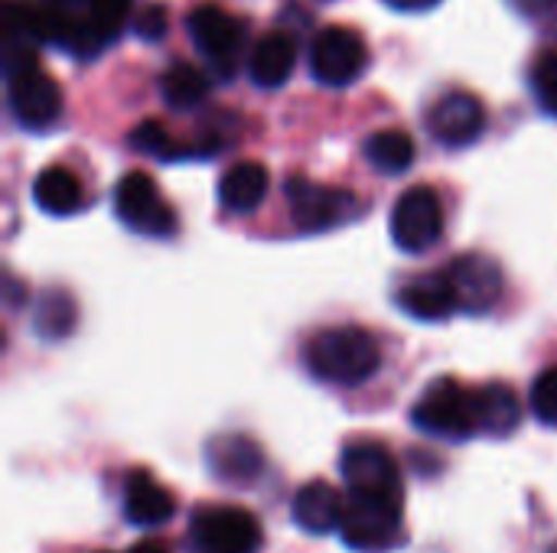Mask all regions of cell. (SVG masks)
Returning a JSON list of instances; mask_svg holds the SVG:
<instances>
[{
    "instance_id": "cell-1",
    "label": "cell",
    "mask_w": 557,
    "mask_h": 553,
    "mask_svg": "<svg viewBox=\"0 0 557 553\" xmlns=\"http://www.w3.org/2000/svg\"><path fill=\"white\" fill-rule=\"evenodd\" d=\"M304 362L310 375H317L320 381L356 388L379 372L382 349L372 332L359 326H339L317 332L304 349Z\"/></svg>"
},
{
    "instance_id": "cell-2",
    "label": "cell",
    "mask_w": 557,
    "mask_h": 553,
    "mask_svg": "<svg viewBox=\"0 0 557 553\" xmlns=\"http://www.w3.org/2000/svg\"><path fill=\"white\" fill-rule=\"evenodd\" d=\"M411 420L418 430L444 440H470L486 433V394L457 378H437L418 398Z\"/></svg>"
},
{
    "instance_id": "cell-3",
    "label": "cell",
    "mask_w": 557,
    "mask_h": 553,
    "mask_svg": "<svg viewBox=\"0 0 557 553\" xmlns=\"http://www.w3.org/2000/svg\"><path fill=\"white\" fill-rule=\"evenodd\" d=\"M3 72L16 124H23L26 130H46L62 117V88L39 65L36 52L3 59Z\"/></svg>"
},
{
    "instance_id": "cell-4",
    "label": "cell",
    "mask_w": 557,
    "mask_h": 553,
    "mask_svg": "<svg viewBox=\"0 0 557 553\" xmlns=\"http://www.w3.org/2000/svg\"><path fill=\"white\" fill-rule=\"evenodd\" d=\"M339 473L346 482V495L385 505H405V482L398 460L388 447L375 440H356L339 456Z\"/></svg>"
},
{
    "instance_id": "cell-5",
    "label": "cell",
    "mask_w": 557,
    "mask_h": 553,
    "mask_svg": "<svg viewBox=\"0 0 557 553\" xmlns=\"http://www.w3.org/2000/svg\"><path fill=\"white\" fill-rule=\"evenodd\" d=\"M261 538L258 518L238 505H202L189 518L193 553H258Z\"/></svg>"
},
{
    "instance_id": "cell-6",
    "label": "cell",
    "mask_w": 557,
    "mask_h": 553,
    "mask_svg": "<svg viewBox=\"0 0 557 553\" xmlns=\"http://www.w3.org/2000/svg\"><path fill=\"white\" fill-rule=\"evenodd\" d=\"M186 29L199 55L219 78H232L238 72L245 52V23L225 13L215 3H202L186 16Z\"/></svg>"
},
{
    "instance_id": "cell-7",
    "label": "cell",
    "mask_w": 557,
    "mask_h": 553,
    "mask_svg": "<svg viewBox=\"0 0 557 553\" xmlns=\"http://www.w3.org/2000/svg\"><path fill=\"white\" fill-rule=\"evenodd\" d=\"M114 212L131 231L147 238H170L176 231L173 205L144 169L121 176V183L114 186Z\"/></svg>"
},
{
    "instance_id": "cell-8",
    "label": "cell",
    "mask_w": 557,
    "mask_h": 553,
    "mask_svg": "<svg viewBox=\"0 0 557 553\" xmlns=\"http://www.w3.org/2000/svg\"><path fill=\"white\" fill-rule=\"evenodd\" d=\"M287 199H290L294 225L300 231H307V235H317V231H330L336 225H346L362 209V202H359L356 192L333 189V186H320V183H310L304 176H290Z\"/></svg>"
},
{
    "instance_id": "cell-9",
    "label": "cell",
    "mask_w": 557,
    "mask_h": 553,
    "mask_svg": "<svg viewBox=\"0 0 557 553\" xmlns=\"http://www.w3.org/2000/svg\"><path fill=\"white\" fill-rule=\"evenodd\" d=\"M392 238L401 251L421 254L434 248L444 235V205L431 186H411L398 196L392 209Z\"/></svg>"
},
{
    "instance_id": "cell-10",
    "label": "cell",
    "mask_w": 557,
    "mask_h": 553,
    "mask_svg": "<svg viewBox=\"0 0 557 553\" xmlns=\"http://www.w3.org/2000/svg\"><path fill=\"white\" fill-rule=\"evenodd\" d=\"M369 62L362 36L349 26H323L310 46V72L326 88L352 85Z\"/></svg>"
},
{
    "instance_id": "cell-11",
    "label": "cell",
    "mask_w": 557,
    "mask_h": 553,
    "mask_svg": "<svg viewBox=\"0 0 557 553\" xmlns=\"http://www.w3.org/2000/svg\"><path fill=\"white\" fill-rule=\"evenodd\" d=\"M401 525H405V505H385V502H366V499L346 495L339 535L352 551H392L401 541Z\"/></svg>"
},
{
    "instance_id": "cell-12",
    "label": "cell",
    "mask_w": 557,
    "mask_h": 553,
    "mask_svg": "<svg viewBox=\"0 0 557 553\" xmlns=\"http://www.w3.org/2000/svg\"><path fill=\"white\" fill-rule=\"evenodd\" d=\"M483 127H486L483 101L470 91L444 95L428 114V130L444 147H470L480 140Z\"/></svg>"
},
{
    "instance_id": "cell-13",
    "label": "cell",
    "mask_w": 557,
    "mask_h": 553,
    "mask_svg": "<svg viewBox=\"0 0 557 553\" xmlns=\"http://www.w3.org/2000/svg\"><path fill=\"white\" fill-rule=\"evenodd\" d=\"M447 277H450V284L457 290L460 310L486 313L503 297V271L486 254H463V257H457L450 264V274Z\"/></svg>"
},
{
    "instance_id": "cell-14",
    "label": "cell",
    "mask_w": 557,
    "mask_h": 553,
    "mask_svg": "<svg viewBox=\"0 0 557 553\" xmlns=\"http://www.w3.org/2000/svg\"><path fill=\"white\" fill-rule=\"evenodd\" d=\"M206 460H209V469L222 482H232V486H242V489H248L264 473V453H261V447L251 437H242V433L215 437L206 447Z\"/></svg>"
},
{
    "instance_id": "cell-15",
    "label": "cell",
    "mask_w": 557,
    "mask_h": 553,
    "mask_svg": "<svg viewBox=\"0 0 557 553\" xmlns=\"http://www.w3.org/2000/svg\"><path fill=\"white\" fill-rule=\"evenodd\" d=\"M176 515V499L147 469H134L124 486V518L134 528H160Z\"/></svg>"
},
{
    "instance_id": "cell-16",
    "label": "cell",
    "mask_w": 557,
    "mask_h": 553,
    "mask_svg": "<svg viewBox=\"0 0 557 553\" xmlns=\"http://www.w3.org/2000/svg\"><path fill=\"white\" fill-rule=\"evenodd\" d=\"M395 300H398L401 313H408L411 319H421V323H441L460 310L457 290H454L450 277H444V274H428V277L408 280Z\"/></svg>"
},
{
    "instance_id": "cell-17",
    "label": "cell",
    "mask_w": 557,
    "mask_h": 553,
    "mask_svg": "<svg viewBox=\"0 0 557 553\" xmlns=\"http://www.w3.org/2000/svg\"><path fill=\"white\" fill-rule=\"evenodd\" d=\"M343 512H346V495H339L330 482L313 479L307 482L290 505L294 525L307 535H333L343 525Z\"/></svg>"
},
{
    "instance_id": "cell-18",
    "label": "cell",
    "mask_w": 557,
    "mask_h": 553,
    "mask_svg": "<svg viewBox=\"0 0 557 553\" xmlns=\"http://www.w3.org/2000/svg\"><path fill=\"white\" fill-rule=\"evenodd\" d=\"M271 186V173L264 163L258 160H242L235 166H228L219 179V202L235 212V215H248L251 209H258L268 196Z\"/></svg>"
},
{
    "instance_id": "cell-19",
    "label": "cell",
    "mask_w": 557,
    "mask_h": 553,
    "mask_svg": "<svg viewBox=\"0 0 557 553\" xmlns=\"http://www.w3.org/2000/svg\"><path fill=\"white\" fill-rule=\"evenodd\" d=\"M294 62H297V46L287 33L274 29L268 36H261L251 49V59H248V72H251V81L261 85V88H281L290 72H294Z\"/></svg>"
},
{
    "instance_id": "cell-20",
    "label": "cell",
    "mask_w": 557,
    "mask_h": 553,
    "mask_svg": "<svg viewBox=\"0 0 557 553\" xmlns=\"http://www.w3.org/2000/svg\"><path fill=\"white\" fill-rule=\"evenodd\" d=\"M33 199H36V205L46 212V215H72V212H78V205H82V186H78V179H75V173L72 169H65V166H46L39 176H36V183H33Z\"/></svg>"
},
{
    "instance_id": "cell-21",
    "label": "cell",
    "mask_w": 557,
    "mask_h": 553,
    "mask_svg": "<svg viewBox=\"0 0 557 553\" xmlns=\"http://www.w3.org/2000/svg\"><path fill=\"white\" fill-rule=\"evenodd\" d=\"M418 156V147L411 140V134L405 130H375L366 140V160L372 163V169L385 173V176H398L405 169H411Z\"/></svg>"
},
{
    "instance_id": "cell-22",
    "label": "cell",
    "mask_w": 557,
    "mask_h": 553,
    "mask_svg": "<svg viewBox=\"0 0 557 553\" xmlns=\"http://www.w3.org/2000/svg\"><path fill=\"white\" fill-rule=\"evenodd\" d=\"M206 91H209V78L189 62H173L160 75V95L176 111H189V108L202 104Z\"/></svg>"
},
{
    "instance_id": "cell-23",
    "label": "cell",
    "mask_w": 557,
    "mask_h": 553,
    "mask_svg": "<svg viewBox=\"0 0 557 553\" xmlns=\"http://www.w3.org/2000/svg\"><path fill=\"white\" fill-rule=\"evenodd\" d=\"M486 394V433L490 437H509L522 424V404L509 385H483Z\"/></svg>"
},
{
    "instance_id": "cell-24",
    "label": "cell",
    "mask_w": 557,
    "mask_h": 553,
    "mask_svg": "<svg viewBox=\"0 0 557 553\" xmlns=\"http://www.w3.org/2000/svg\"><path fill=\"white\" fill-rule=\"evenodd\" d=\"M131 143L134 150L147 153V156H157V160H183V156H196L199 150L193 147H183L170 137V130L160 124V121H140L134 130H131Z\"/></svg>"
},
{
    "instance_id": "cell-25",
    "label": "cell",
    "mask_w": 557,
    "mask_h": 553,
    "mask_svg": "<svg viewBox=\"0 0 557 553\" xmlns=\"http://www.w3.org/2000/svg\"><path fill=\"white\" fill-rule=\"evenodd\" d=\"M75 326V303L69 293L52 290L36 306V332L42 339H65Z\"/></svg>"
},
{
    "instance_id": "cell-26",
    "label": "cell",
    "mask_w": 557,
    "mask_h": 553,
    "mask_svg": "<svg viewBox=\"0 0 557 553\" xmlns=\"http://www.w3.org/2000/svg\"><path fill=\"white\" fill-rule=\"evenodd\" d=\"M529 85L539 101V108L557 117V49H542L529 65Z\"/></svg>"
},
{
    "instance_id": "cell-27",
    "label": "cell",
    "mask_w": 557,
    "mask_h": 553,
    "mask_svg": "<svg viewBox=\"0 0 557 553\" xmlns=\"http://www.w3.org/2000/svg\"><path fill=\"white\" fill-rule=\"evenodd\" d=\"M82 13H85L88 26L95 29V36L101 42H111V39H117V33L127 23L131 0H85L82 3Z\"/></svg>"
},
{
    "instance_id": "cell-28",
    "label": "cell",
    "mask_w": 557,
    "mask_h": 553,
    "mask_svg": "<svg viewBox=\"0 0 557 553\" xmlns=\"http://www.w3.org/2000/svg\"><path fill=\"white\" fill-rule=\"evenodd\" d=\"M532 411L545 427H557V365L545 368L532 385Z\"/></svg>"
},
{
    "instance_id": "cell-29",
    "label": "cell",
    "mask_w": 557,
    "mask_h": 553,
    "mask_svg": "<svg viewBox=\"0 0 557 553\" xmlns=\"http://www.w3.org/2000/svg\"><path fill=\"white\" fill-rule=\"evenodd\" d=\"M134 33L144 39V42H157V39H163L166 36V29H170V16H166V7L163 3H147V7H140L137 13H134Z\"/></svg>"
},
{
    "instance_id": "cell-30",
    "label": "cell",
    "mask_w": 557,
    "mask_h": 553,
    "mask_svg": "<svg viewBox=\"0 0 557 553\" xmlns=\"http://www.w3.org/2000/svg\"><path fill=\"white\" fill-rule=\"evenodd\" d=\"M509 7L522 16H545L557 10V0H509Z\"/></svg>"
},
{
    "instance_id": "cell-31",
    "label": "cell",
    "mask_w": 557,
    "mask_h": 553,
    "mask_svg": "<svg viewBox=\"0 0 557 553\" xmlns=\"http://www.w3.org/2000/svg\"><path fill=\"white\" fill-rule=\"evenodd\" d=\"M385 3L395 7V10H431L441 0H385Z\"/></svg>"
},
{
    "instance_id": "cell-32",
    "label": "cell",
    "mask_w": 557,
    "mask_h": 553,
    "mask_svg": "<svg viewBox=\"0 0 557 553\" xmlns=\"http://www.w3.org/2000/svg\"><path fill=\"white\" fill-rule=\"evenodd\" d=\"M127 553H170V548L160 544V541H140V544H134Z\"/></svg>"
},
{
    "instance_id": "cell-33",
    "label": "cell",
    "mask_w": 557,
    "mask_h": 553,
    "mask_svg": "<svg viewBox=\"0 0 557 553\" xmlns=\"http://www.w3.org/2000/svg\"><path fill=\"white\" fill-rule=\"evenodd\" d=\"M46 3L62 7V10H75V7H78V3H85V0H46Z\"/></svg>"
},
{
    "instance_id": "cell-34",
    "label": "cell",
    "mask_w": 557,
    "mask_h": 553,
    "mask_svg": "<svg viewBox=\"0 0 557 553\" xmlns=\"http://www.w3.org/2000/svg\"><path fill=\"white\" fill-rule=\"evenodd\" d=\"M548 553H557V544H552V548H548Z\"/></svg>"
},
{
    "instance_id": "cell-35",
    "label": "cell",
    "mask_w": 557,
    "mask_h": 553,
    "mask_svg": "<svg viewBox=\"0 0 557 553\" xmlns=\"http://www.w3.org/2000/svg\"><path fill=\"white\" fill-rule=\"evenodd\" d=\"M98 553H111V551H98Z\"/></svg>"
}]
</instances>
